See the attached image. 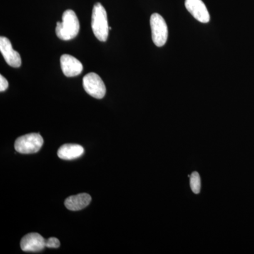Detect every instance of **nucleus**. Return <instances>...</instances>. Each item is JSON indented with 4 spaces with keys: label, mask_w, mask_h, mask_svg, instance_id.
<instances>
[{
    "label": "nucleus",
    "mask_w": 254,
    "mask_h": 254,
    "mask_svg": "<svg viewBox=\"0 0 254 254\" xmlns=\"http://www.w3.org/2000/svg\"><path fill=\"white\" fill-rule=\"evenodd\" d=\"M0 51L4 57L5 61L12 67H20L21 65V58L19 53L13 49L11 42L6 37L0 38Z\"/></svg>",
    "instance_id": "423d86ee"
},
{
    "label": "nucleus",
    "mask_w": 254,
    "mask_h": 254,
    "mask_svg": "<svg viewBox=\"0 0 254 254\" xmlns=\"http://www.w3.org/2000/svg\"><path fill=\"white\" fill-rule=\"evenodd\" d=\"M91 27L95 37L100 41L105 42L108 40L110 31L108 15L104 6L99 2L93 6Z\"/></svg>",
    "instance_id": "f03ea898"
},
{
    "label": "nucleus",
    "mask_w": 254,
    "mask_h": 254,
    "mask_svg": "<svg viewBox=\"0 0 254 254\" xmlns=\"http://www.w3.org/2000/svg\"><path fill=\"white\" fill-rule=\"evenodd\" d=\"M83 86L86 93L96 99L104 98L106 93V87L99 75L89 73L83 78Z\"/></svg>",
    "instance_id": "39448f33"
},
{
    "label": "nucleus",
    "mask_w": 254,
    "mask_h": 254,
    "mask_svg": "<svg viewBox=\"0 0 254 254\" xmlns=\"http://www.w3.org/2000/svg\"><path fill=\"white\" fill-rule=\"evenodd\" d=\"M80 23L76 13L68 9L64 12L63 22L57 23L56 34L63 41H70L77 36Z\"/></svg>",
    "instance_id": "f257e3e1"
},
{
    "label": "nucleus",
    "mask_w": 254,
    "mask_h": 254,
    "mask_svg": "<svg viewBox=\"0 0 254 254\" xmlns=\"http://www.w3.org/2000/svg\"><path fill=\"white\" fill-rule=\"evenodd\" d=\"M8 87H9V83H8L7 80L2 75H1L0 76V91L4 92L6 91Z\"/></svg>",
    "instance_id": "4468645a"
},
{
    "label": "nucleus",
    "mask_w": 254,
    "mask_h": 254,
    "mask_svg": "<svg viewBox=\"0 0 254 254\" xmlns=\"http://www.w3.org/2000/svg\"><path fill=\"white\" fill-rule=\"evenodd\" d=\"M190 186L192 191L195 194L200 193L201 189V180L199 174L197 172H193L190 176Z\"/></svg>",
    "instance_id": "f8f14e48"
},
{
    "label": "nucleus",
    "mask_w": 254,
    "mask_h": 254,
    "mask_svg": "<svg viewBox=\"0 0 254 254\" xmlns=\"http://www.w3.org/2000/svg\"><path fill=\"white\" fill-rule=\"evenodd\" d=\"M46 240L38 233H29L23 237L21 248L23 252H39L44 250Z\"/></svg>",
    "instance_id": "1a4fd4ad"
},
{
    "label": "nucleus",
    "mask_w": 254,
    "mask_h": 254,
    "mask_svg": "<svg viewBox=\"0 0 254 254\" xmlns=\"http://www.w3.org/2000/svg\"><path fill=\"white\" fill-rule=\"evenodd\" d=\"M91 201V195L88 193H79V194L71 195L66 198L64 201V205L68 210L78 211L86 208Z\"/></svg>",
    "instance_id": "9d476101"
},
{
    "label": "nucleus",
    "mask_w": 254,
    "mask_h": 254,
    "mask_svg": "<svg viewBox=\"0 0 254 254\" xmlns=\"http://www.w3.org/2000/svg\"><path fill=\"white\" fill-rule=\"evenodd\" d=\"M46 246L48 248H59L60 247V242L58 239L55 237H51L46 240Z\"/></svg>",
    "instance_id": "ddd939ff"
},
{
    "label": "nucleus",
    "mask_w": 254,
    "mask_h": 254,
    "mask_svg": "<svg viewBox=\"0 0 254 254\" xmlns=\"http://www.w3.org/2000/svg\"><path fill=\"white\" fill-rule=\"evenodd\" d=\"M185 6L189 12L200 22L206 23L210 21V14L202 0H186Z\"/></svg>",
    "instance_id": "6e6552de"
},
{
    "label": "nucleus",
    "mask_w": 254,
    "mask_h": 254,
    "mask_svg": "<svg viewBox=\"0 0 254 254\" xmlns=\"http://www.w3.org/2000/svg\"><path fill=\"white\" fill-rule=\"evenodd\" d=\"M84 153V148L78 144H64L62 145L58 152L60 158L65 160H71L80 158Z\"/></svg>",
    "instance_id": "9b49d317"
},
{
    "label": "nucleus",
    "mask_w": 254,
    "mask_h": 254,
    "mask_svg": "<svg viewBox=\"0 0 254 254\" xmlns=\"http://www.w3.org/2000/svg\"><path fill=\"white\" fill-rule=\"evenodd\" d=\"M152 39L155 46H165L168 38V28L163 16L158 13L152 14L150 20Z\"/></svg>",
    "instance_id": "20e7f679"
},
{
    "label": "nucleus",
    "mask_w": 254,
    "mask_h": 254,
    "mask_svg": "<svg viewBox=\"0 0 254 254\" xmlns=\"http://www.w3.org/2000/svg\"><path fill=\"white\" fill-rule=\"evenodd\" d=\"M43 137L40 133H32L18 137L14 143L15 150L23 154H32L39 151L43 146Z\"/></svg>",
    "instance_id": "7ed1b4c3"
},
{
    "label": "nucleus",
    "mask_w": 254,
    "mask_h": 254,
    "mask_svg": "<svg viewBox=\"0 0 254 254\" xmlns=\"http://www.w3.org/2000/svg\"><path fill=\"white\" fill-rule=\"evenodd\" d=\"M62 70L65 76L73 77L83 71V64L79 60L69 55H63L60 58Z\"/></svg>",
    "instance_id": "0eeeda50"
}]
</instances>
